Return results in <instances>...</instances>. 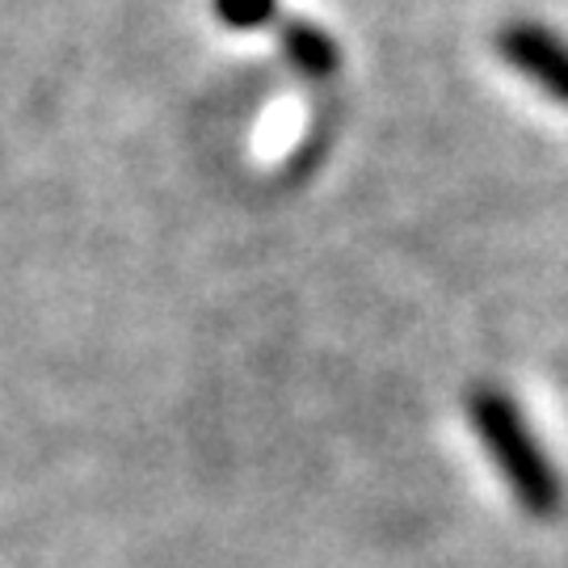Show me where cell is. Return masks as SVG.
I'll return each instance as SVG.
<instances>
[{
    "instance_id": "6da1fadb",
    "label": "cell",
    "mask_w": 568,
    "mask_h": 568,
    "mask_svg": "<svg viewBox=\"0 0 568 568\" xmlns=\"http://www.w3.org/2000/svg\"><path fill=\"white\" fill-rule=\"evenodd\" d=\"M467 417L476 438L485 443L488 459L506 476L514 501L535 518H556L565 509V476L548 459L544 443L535 438L527 413L501 387H476L467 396Z\"/></svg>"
},
{
    "instance_id": "7a4b0ae2",
    "label": "cell",
    "mask_w": 568,
    "mask_h": 568,
    "mask_svg": "<svg viewBox=\"0 0 568 568\" xmlns=\"http://www.w3.org/2000/svg\"><path fill=\"white\" fill-rule=\"evenodd\" d=\"M497 51L514 72H523L548 98L568 105V39L535 21H514L497 34Z\"/></svg>"
},
{
    "instance_id": "3957f363",
    "label": "cell",
    "mask_w": 568,
    "mask_h": 568,
    "mask_svg": "<svg viewBox=\"0 0 568 568\" xmlns=\"http://www.w3.org/2000/svg\"><path fill=\"white\" fill-rule=\"evenodd\" d=\"M278 47H283L286 63L300 77H307V81H328L342 68L337 39L328 30H321V26H312V21H286L283 30H278Z\"/></svg>"
},
{
    "instance_id": "277c9868",
    "label": "cell",
    "mask_w": 568,
    "mask_h": 568,
    "mask_svg": "<svg viewBox=\"0 0 568 568\" xmlns=\"http://www.w3.org/2000/svg\"><path fill=\"white\" fill-rule=\"evenodd\" d=\"M227 30H262L278 18V0H211Z\"/></svg>"
}]
</instances>
